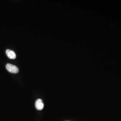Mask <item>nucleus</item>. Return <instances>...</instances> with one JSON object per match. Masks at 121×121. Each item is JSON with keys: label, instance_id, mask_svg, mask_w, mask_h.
Returning a JSON list of instances; mask_svg holds the SVG:
<instances>
[{"label": "nucleus", "instance_id": "1", "mask_svg": "<svg viewBox=\"0 0 121 121\" xmlns=\"http://www.w3.org/2000/svg\"><path fill=\"white\" fill-rule=\"evenodd\" d=\"M6 68L9 72L11 73H16L19 71V69L16 66L11 64H7L6 65Z\"/></svg>", "mask_w": 121, "mask_h": 121}, {"label": "nucleus", "instance_id": "2", "mask_svg": "<svg viewBox=\"0 0 121 121\" xmlns=\"http://www.w3.org/2000/svg\"><path fill=\"white\" fill-rule=\"evenodd\" d=\"M35 106L37 110H41L43 109L44 107V104L42 101V100L40 99H37L35 103Z\"/></svg>", "mask_w": 121, "mask_h": 121}, {"label": "nucleus", "instance_id": "3", "mask_svg": "<svg viewBox=\"0 0 121 121\" xmlns=\"http://www.w3.org/2000/svg\"><path fill=\"white\" fill-rule=\"evenodd\" d=\"M6 54L9 58L11 59H14L16 57L15 53L12 50L7 49L6 50Z\"/></svg>", "mask_w": 121, "mask_h": 121}]
</instances>
